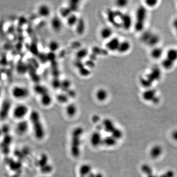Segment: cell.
<instances>
[{
    "mask_svg": "<svg viewBox=\"0 0 177 177\" xmlns=\"http://www.w3.org/2000/svg\"><path fill=\"white\" fill-rule=\"evenodd\" d=\"M29 119L36 139L39 140L43 139L46 132L39 112L36 110L32 111L30 113Z\"/></svg>",
    "mask_w": 177,
    "mask_h": 177,
    "instance_id": "6da1fadb",
    "label": "cell"
},
{
    "mask_svg": "<svg viewBox=\"0 0 177 177\" xmlns=\"http://www.w3.org/2000/svg\"><path fill=\"white\" fill-rule=\"evenodd\" d=\"M83 132L84 130L80 127L74 128L72 132L70 138V151L71 155L74 158H77L80 155L82 136Z\"/></svg>",
    "mask_w": 177,
    "mask_h": 177,
    "instance_id": "7a4b0ae2",
    "label": "cell"
},
{
    "mask_svg": "<svg viewBox=\"0 0 177 177\" xmlns=\"http://www.w3.org/2000/svg\"><path fill=\"white\" fill-rule=\"evenodd\" d=\"M161 72L160 68H153L148 73L145 74L140 79L141 84L146 88H150L152 85L158 81L161 76Z\"/></svg>",
    "mask_w": 177,
    "mask_h": 177,
    "instance_id": "3957f363",
    "label": "cell"
},
{
    "mask_svg": "<svg viewBox=\"0 0 177 177\" xmlns=\"http://www.w3.org/2000/svg\"><path fill=\"white\" fill-rule=\"evenodd\" d=\"M148 12L147 9L144 6H140L137 9L136 13L135 27L137 31H140L143 30L147 21Z\"/></svg>",
    "mask_w": 177,
    "mask_h": 177,
    "instance_id": "277c9868",
    "label": "cell"
},
{
    "mask_svg": "<svg viewBox=\"0 0 177 177\" xmlns=\"http://www.w3.org/2000/svg\"><path fill=\"white\" fill-rule=\"evenodd\" d=\"M177 62V49H170L167 51L166 57L162 62V66L166 69L173 68Z\"/></svg>",
    "mask_w": 177,
    "mask_h": 177,
    "instance_id": "5b68a950",
    "label": "cell"
},
{
    "mask_svg": "<svg viewBox=\"0 0 177 177\" xmlns=\"http://www.w3.org/2000/svg\"><path fill=\"white\" fill-rule=\"evenodd\" d=\"M11 94L15 99L22 100L29 97L30 91L26 87L22 86H15L11 90Z\"/></svg>",
    "mask_w": 177,
    "mask_h": 177,
    "instance_id": "8992f818",
    "label": "cell"
},
{
    "mask_svg": "<svg viewBox=\"0 0 177 177\" xmlns=\"http://www.w3.org/2000/svg\"><path fill=\"white\" fill-rule=\"evenodd\" d=\"M141 39L145 44L155 47L160 42V37L153 32L146 31L142 35Z\"/></svg>",
    "mask_w": 177,
    "mask_h": 177,
    "instance_id": "52a82bcc",
    "label": "cell"
},
{
    "mask_svg": "<svg viewBox=\"0 0 177 177\" xmlns=\"http://www.w3.org/2000/svg\"><path fill=\"white\" fill-rule=\"evenodd\" d=\"M29 112V108L25 104H19L13 110V117L18 120H22L26 116Z\"/></svg>",
    "mask_w": 177,
    "mask_h": 177,
    "instance_id": "ba28073f",
    "label": "cell"
},
{
    "mask_svg": "<svg viewBox=\"0 0 177 177\" xmlns=\"http://www.w3.org/2000/svg\"><path fill=\"white\" fill-rule=\"evenodd\" d=\"M157 92L155 90H145L142 94V97L146 101L151 102L153 103H157L160 101V98L157 95Z\"/></svg>",
    "mask_w": 177,
    "mask_h": 177,
    "instance_id": "9c48e42d",
    "label": "cell"
},
{
    "mask_svg": "<svg viewBox=\"0 0 177 177\" xmlns=\"http://www.w3.org/2000/svg\"><path fill=\"white\" fill-rule=\"evenodd\" d=\"M121 40L117 37H113L107 40L105 44V48L107 50L111 52H117Z\"/></svg>",
    "mask_w": 177,
    "mask_h": 177,
    "instance_id": "30bf717a",
    "label": "cell"
},
{
    "mask_svg": "<svg viewBox=\"0 0 177 177\" xmlns=\"http://www.w3.org/2000/svg\"><path fill=\"white\" fill-rule=\"evenodd\" d=\"M37 13L39 17L46 18L50 16L51 9L48 5L46 4H41L38 7Z\"/></svg>",
    "mask_w": 177,
    "mask_h": 177,
    "instance_id": "8fae6325",
    "label": "cell"
},
{
    "mask_svg": "<svg viewBox=\"0 0 177 177\" xmlns=\"http://www.w3.org/2000/svg\"><path fill=\"white\" fill-rule=\"evenodd\" d=\"M94 96L97 101L100 102H103L108 99L109 93L105 88H99L96 90Z\"/></svg>",
    "mask_w": 177,
    "mask_h": 177,
    "instance_id": "7c38bea8",
    "label": "cell"
},
{
    "mask_svg": "<svg viewBox=\"0 0 177 177\" xmlns=\"http://www.w3.org/2000/svg\"><path fill=\"white\" fill-rule=\"evenodd\" d=\"M113 30L109 26L103 27L99 31V36L102 39L104 40H109L113 37Z\"/></svg>",
    "mask_w": 177,
    "mask_h": 177,
    "instance_id": "4fadbf2b",
    "label": "cell"
},
{
    "mask_svg": "<svg viewBox=\"0 0 177 177\" xmlns=\"http://www.w3.org/2000/svg\"><path fill=\"white\" fill-rule=\"evenodd\" d=\"M131 43L127 40H121L117 52L121 54H124L131 50Z\"/></svg>",
    "mask_w": 177,
    "mask_h": 177,
    "instance_id": "5bb4252c",
    "label": "cell"
},
{
    "mask_svg": "<svg viewBox=\"0 0 177 177\" xmlns=\"http://www.w3.org/2000/svg\"><path fill=\"white\" fill-rule=\"evenodd\" d=\"M51 26L54 31L59 32L63 28V22L60 18L58 17H55L51 19Z\"/></svg>",
    "mask_w": 177,
    "mask_h": 177,
    "instance_id": "9a60e30c",
    "label": "cell"
},
{
    "mask_svg": "<svg viewBox=\"0 0 177 177\" xmlns=\"http://www.w3.org/2000/svg\"><path fill=\"white\" fill-rule=\"evenodd\" d=\"M163 153L162 147L160 145H155L152 147L149 151V156L153 159L160 157Z\"/></svg>",
    "mask_w": 177,
    "mask_h": 177,
    "instance_id": "2e32d148",
    "label": "cell"
},
{
    "mask_svg": "<svg viewBox=\"0 0 177 177\" xmlns=\"http://www.w3.org/2000/svg\"><path fill=\"white\" fill-rule=\"evenodd\" d=\"M121 21L122 27L125 30H128L132 25V19L128 14H123L121 15Z\"/></svg>",
    "mask_w": 177,
    "mask_h": 177,
    "instance_id": "e0dca14e",
    "label": "cell"
},
{
    "mask_svg": "<svg viewBox=\"0 0 177 177\" xmlns=\"http://www.w3.org/2000/svg\"><path fill=\"white\" fill-rule=\"evenodd\" d=\"M10 104L9 101H6L3 103L0 109V118L5 120L8 117L10 111Z\"/></svg>",
    "mask_w": 177,
    "mask_h": 177,
    "instance_id": "ac0fdd59",
    "label": "cell"
},
{
    "mask_svg": "<svg viewBox=\"0 0 177 177\" xmlns=\"http://www.w3.org/2000/svg\"><path fill=\"white\" fill-rule=\"evenodd\" d=\"M66 114L69 117H73L76 116L78 111L76 105L73 103L68 104L65 108Z\"/></svg>",
    "mask_w": 177,
    "mask_h": 177,
    "instance_id": "d6986e66",
    "label": "cell"
},
{
    "mask_svg": "<svg viewBox=\"0 0 177 177\" xmlns=\"http://www.w3.org/2000/svg\"><path fill=\"white\" fill-rule=\"evenodd\" d=\"M90 141L92 145L94 147H98L103 143V140L101 138V134L98 132H95L93 133L91 136Z\"/></svg>",
    "mask_w": 177,
    "mask_h": 177,
    "instance_id": "ffe728a7",
    "label": "cell"
},
{
    "mask_svg": "<svg viewBox=\"0 0 177 177\" xmlns=\"http://www.w3.org/2000/svg\"><path fill=\"white\" fill-rule=\"evenodd\" d=\"M53 98L49 93H46L40 96V101L41 104L45 107H48L52 103Z\"/></svg>",
    "mask_w": 177,
    "mask_h": 177,
    "instance_id": "44dd1931",
    "label": "cell"
},
{
    "mask_svg": "<svg viewBox=\"0 0 177 177\" xmlns=\"http://www.w3.org/2000/svg\"><path fill=\"white\" fill-rule=\"evenodd\" d=\"M28 129V124L26 121H21L17 125V131L19 135L25 134Z\"/></svg>",
    "mask_w": 177,
    "mask_h": 177,
    "instance_id": "7402d4cb",
    "label": "cell"
},
{
    "mask_svg": "<svg viewBox=\"0 0 177 177\" xmlns=\"http://www.w3.org/2000/svg\"><path fill=\"white\" fill-rule=\"evenodd\" d=\"M164 53L163 49L159 47H153L151 51V55L154 59H159L161 57Z\"/></svg>",
    "mask_w": 177,
    "mask_h": 177,
    "instance_id": "603a6c76",
    "label": "cell"
},
{
    "mask_svg": "<svg viewBox=\"0 0 177 177\" xmlns=\"http://www.w3.org/2000/svg\"><path fill=\"white\" fill-rule=\"evenodd\" d=\"M79 19L78 17L74 13H72L67 18V23L68 25L70 27H73L76 25Z\"/></svg>",
    "mask_w": 177,
    "mask_h": 177,
    "instance_id": "cb8c5ba5",
    "label": "cell"
},
{
    "mask_svg": "<svg viewBox=\"0 0 177 177\" xmlns=\"http://www.w3.org/2000/svg\"><path fill=\"white\" fill-rule=\"evenodd\" d=\"M34 90L37 94L40 95V96L45 94L46 93H48V90H47L46 88L40 85L35 86L34 88Z\"/></svg>",
    "mask_w": 177,
    "mask_h": 177,
    "instance_id": "d4e9b609",
    "label": "cell"
},
{
    "mask_svg": "<svg viewBox=\"0 0 177 177\" xmlns=\"http://www.w3.org/2000/svg\"><path fill=\"white\" fill-rule=\"evenodd\" d=\"M57 100L61 103H68L69 100V98L68 94L62 93L57 96Z\"/></svg>",
    "mask_w": 177,
    "mask_h": 177,
    "instance_id": "484cf974",
    "label": "cell"
},
{
    "mask_svg": "<svg viewBox=\"0 0 177 177\" xmlns=\"http://www.w3.org/2000/svg\"><path fill=\"white\" fill-rule=\"evenodd\" d=\"M60 45L59 43L56 40H52L48 44V48L51 52L57 51L59 49Z\"/></svg>",
    "mask_w": 177,
    "mask_h": 177,
    "instance_id": "4316f807",
    "label": "cell"
},
{
    "mask_svg": "<svg viewBox=\"0 0 177 177\" xmlns=\"http://www.w3.org/2000/svg\"><path fill=\"white\" fill-rule=\"evenodd\" d=\"M142 172L144 173L147 176H148L151 174L153 173V171L152 169V167L149 166V165L145 164L143 165L141 167Z\"/></svg>",
    "mask_w": 177,
    "mask_h": 177,
    "instance_id": "83f0119b",
    "label": "cell"
},
{
    "mask_svg": "<svg viewBox=\"0 0 177 177\" xmlns=\"http://www.w3.org/2000/svg\"><path fill=\"white\" fill-rule=\"evenodd\" d=\"M127 4H128V1H124V0H120V1H117L115 2V5L118 8H124L125 6L127 5Z\"/></svg>",
    "mask_w": 177,
    "mask_h": 177,
    "instance_id": "f1b7e54d",
    "label": "cell"
},
{
    "mask_svg": "<svg viewBox=\"0 0 177 177\" xmlns=\"http://www.w3.org/2000/svg\"><path fill=\"white\" fill-rule=\"evenodd\" d=\"M158 1H146L145 2V3H146V6H147L148 7H149V8H153L155 7L157 5V4H158Z\"/></svg>",
    "mask_w": 177,
    "mask_h": 177,
    "instance_id": "f546056e",
    "label": "cell"
},
{
    "mask_svg": "<svg viewBox=\"0 0 177 177\" xmlns=\"http://www.w3.org/2000/svg\"><path fill=\"white\" fill-rule=\"evenodd\" d=\"M157 177H174V173L173 171L170 170V171H167L166 173H164L159 177L157 176Z\"/></svg>",
    "mask_w": 177,
    "mask_h": 177,
    "instance_id": "4dcf8cb0",
    "label": "cell"
},
{
    "mask_svg": "<svg viewBox=\"0 0 177 177\" xmlns=\"http://www.w3.org/2000/svg\"><path fill=\"white\" fill-rule=\"evenodd\" d=\"M172 26H173V28L174 29L175 31V32L176 33V35L177 36V18L174 19L173 21Z\"/></svg>",
    "mask_w": 177,
    "mask_h": 177,
    "instance_id": "1f68e13d",
    "label": "cell"
},
{
    "mask_svg": "<svg viewBox=\"0 0 177 177\" xmlns=\"http://www.w3.org/2000/svg\"><path fill=\"white\" fill-rule=\"evenodd\" d=\"M172 137L175 140L177 141V130L173 131L172 133Z\"/></svg>",
    "mask_w": 177,
    "mask_h": 177,
    "instance_id": "d6a6232c",
    "label": "cell"
},
{
    "mask_svg": "<svg viewBox=\"0 0 177 177\" xmlns=\"http://www.w3.org/2000/svg\"><path fill=\"white\" fill-rule=\"evenodd\" d=\"M2 135V131L0 129V137Z\"/></svg>",
    "mask_w": 177,
    "mask_h": 177,
    "instance_id": "836d02e7",
    "label": "cell"
},
{
    "mask_svg": "<svg viewBox=\"0 0 177 177\" xmlns=\"http://www.w3.org/2000/svg\"><path fill=\"white\" fill-rule=\"evenodd\" d=\"M1 89H0V96H1Z\"/></svg>",
    "mask_w": 177,
    "mask_h": 177,
    "instance_id": "e575fe53",
    "label": "cell"
}]
</instances>
